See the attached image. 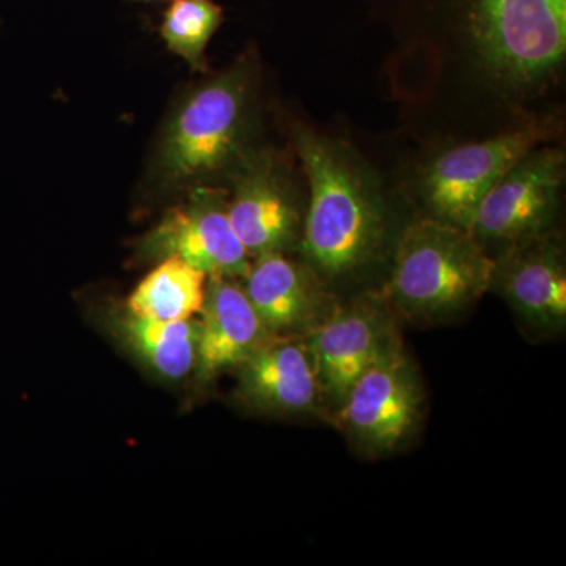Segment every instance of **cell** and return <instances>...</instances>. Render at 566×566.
Wrapping results in <instances>:
<instances>
[{"instance_id": "cell-1", "label": "cell", "mask_w": 566, "mask_h": 566, "mask_svg": "<svg viewBox=\"0 0 566 566\" xmlns=\"http://www.w3.org/2000/svg\"><path fill=\"white\" fill-rule=\"evenodd\" d=\"M294 144L311 191L301 249L316 274L345 277L370 262L381 245V199L340 145L307 129L294 132Z\"/></svg>"}, {"instance_id": "cell-2", "label": "cell", "mask_w": 566, "mask_h": 566, "mask_svg": "<svg viewBox=\"0 0 566 566\" xmlns=\"http://www.w3.org/2000/svg\"><path fill=\"white\" fill-rule=\"evenodd\" d=\"M253 112V73L234 63L189 92L175 107L156 148L153 172L167 189L207 185L230 174L248 147Z\"/></svg>"}, {"instance_id": "cell-3", "label": "cell", "mask_w": 566, "mask_h": 566, "mask_svg": "<svg viewBox=\"0 0 566 566\" xmlns=\"http://www.w3.org/2000/svg\"><path fill=\"white\" fill-rule=\"evenodd\" d=\"M493 268L494 259L469 230L420 219L401 234L386 300L408 319L446 322L490 292Z\"/></svg>"}, {"instance_id": "cell-4", "label": "cell", "mask_w": 566, "mask_h": 566, "mask_svg": "<svg viewBox=\"0 0 566 566\" xmlns=\"http://www.w3.org/2000/svg\"><path fill=\"white\" fill-rule=\"evenodd\" d=\"M423 401L420 376L395 334L354 382L335 416L354 444L370 455H382L415 433Z\"/></svg>"}, {"instance_id": "cell-5", "label": "cell", "mask_w": 566, "mask_h": 566, "mask_svg": "<svg viewBox=\"0 0 566 566\" xmlns=\"http://www.w3.org/2000/svg\"><path fill=\"white\" fill-rule=\"evenodd\" d=\"M137 253L155 262L177 256L208 277L244 279L252 263L230 222L229 192L208 182L192 186L188 199L142 237Z\"/></svg>"}, {"instance_id": "cell-6", "label": "cell", "mask_w": 566, "mask_h": 566, "mask_svg": "<svg viewBox=\"0 0 566 566\" xmlns=\"http://www.w3.org/2000/svg\"><path fill=\"white\" fill-rule=\"evenodd\" d=\"M564 180V151L532 148L490 189L469 232L482 245L505 248L549 232L560 208Z\"/></svg>"}, {"instance_id": "cell-7", "label": "cell", "mask_w": 566, "mask_h": 566, "mask_svg": "<svg viewBox=\"0 0 566 566\" xmlns=\"http://www.w3.org/2000/svg\"><path fill=\"white\" fill-rule=\"evenodd\" d=\"M542 140L535 128L517 129L442 153L423 175L422 191L434 218L471 229L490 189Z\"/></svg>"}, {"instance_id": "cell-8", "label": "cell", "mask_w": 566, "mask_h": 566, "mask_svg": "<svg viewBox=\"0 0 566 566\" xmlns=\"http://www.w3.org/2000/svg\"><path fill=\"white\" fill-rule=\"evenodd\" d=\"M229 218L251 259L285 253L303 233V216L289 177L270 151L245 153L229 174Z\"/></svg>"}, {"instance_id": "cell-9", "label": "cell", "mask_w": 566, "mask_h": 566, "mask_svg": "<svg viewBox=\"0 0 566 566\" xmlns=\"http://www.w3.org/2000/svg\"><path fill=\"white\" fill-rule=\"evenodd\" d=\"M395 333L385 303L365 297L333 314L305 338L323 403L337 411L354 382L389 344Z\"/></svg>"}, {"instance_id": "cell-10", "label": "cell", "mask_w": 566, "mask_h": 566, "mask_svg": "<svg viewBox=\"0 0 566 566\" xmlns=\"http://www.w3.org/2000/svg\"><path fill=\"white\" fill-rule=\"evenodd\" d=\"M535 334H560L566 324L565 251L557 234L546 232L509 245L494 260L490 292Z\"/></svg>"}, {"instance_id": "cell-11", "label": "cell", "mask_w": 566, "mask_h": 566, "mask_svg": "<svg viewBox=\"0 0 566 566\" xmlns=\"http://www.w3.org/2000/svg\"><path fill=\"white\" fill-rule=\"evenodd\" d=\"M243 286L260 322L273 337L307 335L335 308L319 275L285 253L253 259Z\"/></svg>"}, {"instance_id": "cell-12", "label": "cell", "mask_w": 566, "mask_h": 566, "mask_svg": "<svg viewBox=\"0 0 566 566\" xmlns=\"http://www.w3.org/2000/svg\"><path fill=\"white\" fill-rule=\"evenodd\" d=\"M237 370L238 395L256 411L300 416L323 409L311 353L296 337H271Z\"/></svg>"}, {"instance_id": "cell-13", "label": "cell", "mask_w": 566, "mask_h": 566, "mask_svg": "<svg viewBox=\"0 0 566 566\" xmlns=\"http://www.w3.org/2000/svg\"><path fill=\"white\" fill-rule=\"evenodd\" d=\"M240 279L210 275L200 319L196 371L211 379L245 363L273 335L260 322Z\"/></svg>"}, {"instance_id": "cell-14", "label": "cell", "mask_w": 566, "mask_h": 566, "mask_svg": "<svg viewBox=\"0 0 566 566\" xmlns=\"http://www.w3.org/2000/svg\"><path fill=\"white\" fill-rule=\"evenodd\" d=\"M107 322L117 340L163 378L178 381L196 368L200 319L158 322L134 315L120 305L111 312Z\"/></svg>"}, {"instance_id": "cell-15", "label": "cell", "mask_w": 566, "mask_h": 566, "mask_svg": "<svg viewBox=\"0 0 566 566\" xmlns=\"http://www.w3.org/2000/svg\"><path fill=\"white\" fill-rule=\"evenodd\" d=\"M208 275L177 256L159 260L129 294L125 307L158 322L191 319L202 311Z\"/></svg>"}, {"instance_id": "cell-16", "label": "cell", "mask_w": 566, "mask_h": 566, "mask_svg": "<svg viewBox=\"0 0 566 566\" xmlns=\"http://www.w3.org/2000/svg\"><path fill=\"white\" fill-rule=\"evenodd\" d=\"M222 20V7L216 0H174L164 13L161 36L167 50L193 71H205L208 44Z\"/></svg>"}, {"instance_id": "cell-17", "label": "cell", "mask_w": 566, "mask_h": 566, "mask_svg": "<svg viewBox=\"0 0 566 566\" xmlns=\"http://www.w3.org/2000/svg\"><path fill=\"white\" fill-rule=\"evenodd\" d=\"M142 2H151V0H142Z\"/></svg>"}]
</instances>
